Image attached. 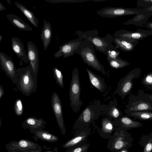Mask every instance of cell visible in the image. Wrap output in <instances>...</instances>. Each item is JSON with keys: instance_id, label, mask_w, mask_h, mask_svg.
<instances>
[{"instance_id": "4", "label": "cell", "mask_w": 152, "mask_h": 152, "mask_svg": "<svg viewBox=\"0 0 152 152\" xmlns=\"http://www.w3.org/2000/svg\"><path fill=\"white\" fill-rule=\"evenodd\" d=\"M99 33L97 30L95 29L84 32L78 30L75 34L81 39L88 41L96 50L104 54L107 48L112 44L113 37L107 34L104 37H101L98 35Z\"/></svg>"}, {"instance_id": "5", "label": "cell", "mask_w": 152, "mask_h": 152, "mask_svg": "<svg viewBox=\"0 0 152 152\" xmlns=\"http://www.w3.org/2000/svg\"><path fill=\"white\" fill-rule=\"evenodd\" d=\"M124 112L127 114L141 111H152V101L147 96L142 89L138 91L137 94H131Z\"/></svg>"}, {"instance_id": "29", "label": "cell", "mask_w": 152, "mask_h": 152, "mask_svg": "<svg viewBox=\"0 0 152 152\" xmlns=\"http://www.w3.org/2000/svg\"><path fill=\"white\" fill-rule=\"evenodd\" d=\"M110 66L115 69H119L129 65L127 61L118 57L115 59L107 58Z\"/></svg>"}, {"instance_id": "42", "label": "cell", "mask_w": 152, "mask_h": 152, "mask_svg": "<svg viewBox=\"0 0 152 152\" xmlns=\"http://www.w3.org/2000/svg\"><path fill=\"white\" fill-rule=\"evenodd\" d=\"M145 95L152 101V94L145 93Z\"/></svg>"}, {"instance_id": "18", "label": "cell", "mask_w": 152, "mask_h": 152, "mask_svg": "<svg viewBox=\"0 0 152 152\" xmlns=\"http://www.w3.org/2000/svg\"><path fill=\"white\" fill-rule=\"evenodd\" d=\"M152 13L145 9H141L140 11L134 17L123 23L124 25H133L137 26H143L145 25Z\"/></svg>"}, {"instance_id": "28", "label": "cell", "mask_w": 152, "mask_h": 152, "mask_svg": "<svg viewBox=\"0 0 152 152\" xmlns=\"http://www.w3.org/2000/svg\"><path fill=\"white\" fill-rule=\"evenodd\" d=\"M126 114L129 117H132L135 119L141 121H152V111H137Z\"/></svg>"}, {"instance_id": "38", "label": "cell", "mask_w": 152, "mask_h": 152, "mask_svg": "<svg viewBox=\"0 0 152 152\" xmlns=\"http://www.w3.org/2000/svg\"><path fill=\"white\" fill-rule=\"evenodd\" d=\"M4 89L2 85H0V100L4 94Z\"/></svg>"}, {"instance_id": "17", "label": "cell", "mask_w": 152, "mask_h": 152, "mask_svg": "<svg viewBox=\"0 0 152 152\" xmlns=\"http://www.w3.org/2000/svg\"><path fill=\"white\" fill-rule=\"evenodd\" d=\"M27 55L30 64L32 69L37 76L39 69V58L37 48L32 42L29 41L27 43Z\"/></svg>"}, {"instance_id": "39", "label": "cell", "mask_w": 152, "mask_h": 152, "mask_svg": "<svg viewBox=\"0 0 152 152\" xmlns=\"http://www.w3.org/2000/svg\"><path fill=\"white\" fill-rule=\"evenodd\" d=\"M145 27L152 31V21L147 22L145 25Z\"/></svg>"}, {"instance_id": "31", "label": "cell", "mask_w": 152, "mask_h": 152, "mask_svg": "<svg viewBox=\"0 0 152 152\" xmlns=\"http://www.w3.org/2000/svg\"><path fill=\"white\" fill-rule=\"evenodd\" d=\"M120 53L115 46L111 44L107 48L104 54L107 56V58L115 59L118 57Z\"/></svg>"}, {"instance_id": "22", "label": "cell", "mask_w": 152, "mask_h": 152, "mask_svg": "<svg viewBox=\"0 0 152 152\" xmlns=\"http://www.w3.org/2000/svg\"><path fill=\"white\" fill-rule=\"evenodd\" d=\"M86 70L91 84L100 92H105L107 87L104 78L95 74L88 68Z\"/></svg>"}, {"instance_id": "12", "label": "cell", "mask_w": 152, "mask_h": 152, "mask_svg": "<svg viewBox=\"0 0 152 152\" xmlns=\"http://www.w3.org/2000/svg\"><path fill=\"white\" fill-rule=\"evenodd\" d=\"M0 65L1 69L4 72L5 75L16 84L18 77L15 64L10 57L2 52H0Z\"/></svg>"}, {"instance_id": "1", "label": "cell", "mask_w": 152, "mask_h": 152, "mask_svg": "<svg viewBox=\"0 0 152 152\" xmlns=\"http://www.w3.org/2000/svg\"><path fill=\"white\" fill-rule=\"evenodd\" d=\"M18 80L16 86L23 94L29 96L36 92L37 88V76L33 71L31 65L17 69Z\"/></svg>"}, {"instance_id": "41", "label": "cell", "mask_w": 152, "mask_h": 152, "mask_svg": "<svg viewBox=\"0 0 152 152\" xmlns=\"http://www.w3.org/2000/svg\"><path fill=\"white\" fill-rule=\"evenodd\" d=\"M144 8L147 11L152 13V6Z\"/></svg>"}, {"instance_id": "36", "label": "cell", "mask_w": 152, "mask_h": 152, "mask_svg": "<svg viewBox=\"0 0 152 152\" xmlns=\"http://www.w3.org/2000/svg\"><path fill=\"white\" fill-rule=\"evenodd\" d=\"M137 5L138 8L150 7L152 6V0H137Z\"/></svg>"}, {"instance_id": "11", "label": "cell", "mask_w": 152, "mask_h": 152, "mask_svg": "<svg viewBox=\"0 0 152 152\" xmlns=\"http://www.w3.org/2000/svg\"><path fill=\"white\" fill-rule=\"evenodd\" d=\"M152 35V31L137 29L132 31L122 29L116 31L113 34L114 38H122L130 42L138 41Z\"/></svg>"}, {"instance_id": "21", "label": "cell", "mask_w": 152, "mask_h": 152, "mask_svg": "<svg viewBox=\"0 0 152 152\" xmlns=\"http://www.w3.org/2000/svg\"><path fill=\"white\" fill-rule=\"evenodd\" d=\"M52 30L50 23L44 19L43 27L40 34V37L42 42L45 50H47L51 39Z\"/></svg>"}, {"instance_id": "25", "label": "cell", "mask_w": 152, "mask_h": 152, "mask_svg": "<svg viewBox=\"0 0 152 152\" xmlns=\"http://www.w3.org/2000/svg\"><path fill=\"white\" fill-rule=\"evenodd\" d=\"M6 16L10 23L19 30L24 31L33 30L32 28L29 25L17 15L9 14L6 15Z\"/></svg>"}, {"instance_id": "23", "label": "cell", "mask_w": 152, "mask_h": 152, "mask_svg": "<svg viewBox=\"0 0 152 152\" xmlns=\"http://www.w3.org/2000/svg\"><path fill=\"white\" fill-rule=\"evenodd\" d=\"M118 49L124 52H130L134 50L135 46L138 44V41L130 42L122 38L113 37V42Z\"/></svg>"}, {"instance_id": "45", "label": "cell", "mask_w": 152, "mask_h": 152, "mask_svg": "<svg viewBox=\"0 0 152 152\" xmlns=\"http://www.w3.org/2000/svg\"><path fill=\"white\" fill-rule=\"evenodd\" d=\"M3 36L1 35H0V42H1Z\"/></svg>"}, {"instance_id": "27", "label": "cell", "mask_w": 152, "mask_h": 152, "mask_svg": "<svg viewBox=\"0 0 152 152\" xmlns=\"http://www.w3.org/2000/svg\"><path fill=\"white\" fill-rule=\"evenodd\" d=\"M14 4L31 23L35 27L38 28L39 24V20L34 13L19 2L15 1Z\"/></svg>"}, {"instance_id": "46", "label": "cell", "mask_w": 152, "mask_h": 152, "mask_svg": "<svg viewBox=\"0 0 152 152\" xmlns=\"http://www.w3.org/2000/svg\"><path fill=\"white\" fill-rule=\"evenodd\" d=\"M55 152H55H53V151H45V152Z\"/></svg>"}, {"instance_id": "20", "label": "cell", "mask_w": 152, "mask_h": 152, "mask_svg": "<svg viewBox=\"0 0 152 152\" xmlns=\"http://www.w3.org/2000/svg\"><path fill=\"white\" fill-rule=\"evenodd\" d=\"M113 122L115 126H120L127 130L140 127L143 125L142 123L132 119L128 116L122 115L118 119L115 120Z\"/></svg>"}, {"instance_id": "6", "label": "cell", "mask_w": 152, "mask_h": 152, "mask_svg": "<svg viewBox=\"0 0 152 152\" xmlns=\"http://www.w3.org/2000/svg\"><path fill=\"white\" fill-rule=\"evenodd\" d=\"M80 90L79 71L75 67L72 73L69 95L70 106L76 113L79 111L83 104L80 98Z\"/></svg>"}, {"instance_id": "15", "label": "cell", "mask_w": 152, "mask_h": 152, "mask_svg": "<svg viewBox=\"0 0 152 152\" xmlns=\"http://www.w3.org/2000/svg\"><path fill=\"white\" fill-rule=\"evenodd\" d=\"M91 129L89 126L77 130L73 137L62 145V147L66 149L85 142L90 134Z\"/></svg>"}, {"instance_id": "19", "label": "cell", "mask_w": 152, "mask_h": 152, "mask_svg": "<svg viewBox=\"0 0 152 152\" xmlns=\"http://www.w3.org/2000/svg\"><path fill=\"white\" fill-rule=\"evenodd\" d=\"M11 42L12 49L18 58H20L21 61L27 63L29 61L23 43L19 38L16 37H12L11 38Z\"/></svg>"}, {"instance_id": "8", "label": "cell", "mask_w": 152, "mask_h": 152, "mask_svg": "<svg viewBox=\"0 0 152 152\" xmlns=\"http://www.w3.org/2000/svg\"><path fill=\"white\" fill-rule=\"evenodd\" d=\"M141 70L139 67H136L131 70L118 82L115 94H118L123 99L130 94L133 88V80L137 78L140 75Z\"/></svg>"}, {"instance_id": "32", "label": "cell", "mask_w": 152, "mask_h": 152, "mask_svg": "<svg viewBox=\"0 0 152 152\" xmlns=\"http://www.w3.org/2000/svg\"><path fill=\"white\" fill-rule=\"evenodd\" d=\"M90 145L89 143L85 142L71 147L66 152H87Z\"/></svg>"}, {"instance_id": "35", "label": "cell", "mask_w": 152, "mask_h": 152, "mask_svg": "<svg viewBox=\"0 0 152 152\" xmlns=\"http://www.w3.org/2000/svg\"><path fill=\"white\" fill-rule=\"evenodd\" d=\"M14 110L15 114L17 116L21 115L23 112V106L22 100L17 99L15 102Z\"/></svg>"}, {"instance_id": "40", "label": "cell", "mask_w": 152, "mask_h": 152, "mask_svg": "<svg viewBox=\"0 0 152 152\" xmlns=\"http://www.w3.org/2000/svg\"><path fill=\"white\" fill-rule=\"evenodd\" d=\"M6 8L4 7V5L1 2H0V11H2L6 10Z\"/></svg>"}, {"instance_id": "34", "label": "cell", "mask_w": 152, "mask_h": 152, "mask_svg": "<svg viewBox=\"0 0 152 152\" xmlns=\"http://www.w3.org/2000/svg\"><path fill=\"white\" fill-rule=\"evenodd\" d=\"M141 83L147 88L152 89V71L144 75Z\"/></svg>"}, {"instance_id": "44", "label": "cell", "mask_w": 152, "mask_h": 152, "mask_svg": "<svg viewBox=\"0 0 152 152\" xmlns=\"http://www.w3.org/2000/svg\"><path fill=\"white\" fill-rule=\"evenodd\" d=\"M7 2L9 4H10L11 3V1L10 0H7Z\"/></svg>"}, {"instance_id": "24", "label": "cell", "mask_w": 152, "mask_h": 152, "mask_svg": "<svg viewBox=\"0 0 152 152\" xmlns=\"http://www.w3.org/2000/svg\"><path fill=\"white\" fill-rule=\"evenodd\" d=\"M109 118L105 117L102 119L101 122V128L99 133L102 137L106 138V136H109L110 138L113 132L116 128L114 127L113 121Z\"/></svg>"}, {"instance_id": "7", "label": "cell", "mask_w": 152, "mask_h": 152, "mask_svg": "<svg viewBox=\"0 0 152 152\" xmlns=\"http://www.w3.org/2000/svg\"><path fill=\"white\" fill-rule=\"evenodd\" d=\"M126 130L120 126L116 128L107 142V148L109 150L117 152L122 148L127 149L131 146V138Z\"/></svg>"}, {"instance_id": "3", "label": "cell", "mask_w": 152, "mask_h": 152, "mask_svg": "<svg viewBox=\"0 0 152 152\" xmlns=\"http://www.w3.org/2000/svg\"><path fill=\"white\" fill-rule=\"evenodd\" d=\"M76 53L81 56L83 62L88 66L107 76L103 66L97 58L95 53L94 47L88 41L83 40Z\"/></svg>"}, {"instance_id": "33", "label": "cell", "mask_w": 152, "mask_h": 152, "mask_svg": "<svg viewBox=\"0 0 152 152\" xmlns=\"http://www.w3.org/2000/svg\"><path fill=\"white\" fill-rule=\"evenodd\" d=\"M53 72L56 83L59 86L63 88L64 86L63 76L61 72L57 67H54L53 69Z\"/></svg>"}, {"instance_id": "26", "label": "cell", "mask_w": 152, "mask_h": 152, "mask_svg": "<svg viewBox=\"0 0 152 152\" xmlns=\"http://www.w3.org/2000/svg\"><path fill=\"white\" fill-rule=\"evenodd\" d=\"M33 136L34 140L37 141L40 140L51 143L56 142L59 138L58 137L51 134L44 129L37 131L34 134Z\"/></svg>"}, {"instance_id": "9", "label": "cell", "mask_w": 152, "mask_h": 152, "mask_svg": "<svg viewBox=\"0 0 152 152\" xmlns=\"http://www.w3.org/2000/svg\"><path fill=\"white\" fill-rule=\"evenodd\" d=\"M141 9L122 7H107L96 11V13L102 18H115L126 15H136Z\"/></svg>"}, {"instance_id": "43", "label": "cell", "mask_w": 152, "mask_h": 152, "mask_svg": "<svg viewBox=\"0 0 152 152\" xmlns=\"http://www.w3.org/2000/svg\"><path fill=\"white\" fill-rule=\"evenodd\" d=\"M117 152H129L127 149L125 148H122L119 151H118Z\"/></svg>"}, {"instance_id": "16", "label": "cell", "mask_w": 152, "mask_h": 152, "mask_svg": "<svg viewBox=\"0 0 152 152\" xmlns=\"http://www.w3.org/2000/svg\"><path fill=\"white\" fill-rule=\"evenodd\" d=\"M47 124L43 118L31 116L26 118L22 122L21 126L23 129H29L34 134L37 131L44 129Z\"/></svg>"}, {"instance_id": "10", "label": "cell", "mask_w": 152, "mask_h": 152, "mask_svg": "<svg viewBox=\"0 0 152 152\" xmlns=\"http://www.w3.org/2000/svg\"><path fill=\"white\" fill-rule=\"evenodd\" d=\"M8 152H28L38 150L42 147L36 143L26 139L11 141L6 144Z\"/></svg>"}, {"instance_id": "37", "label": "cell", "mask_w": 152, "mask_h": 152, "mask_svg": "<svg viewBox=\"0 0 152 152\" xmlns=\"http://www.w3.org/2000/svg\"><path fill=\"white\" fill-rule=\"evenodd\" d=\"M152 149V137L151 138L145 145L143 152H151Z\"/></svg>"}, {"instance_id": "2", "label": "cell", "mask_w": 152, "mask_h": 152, "mask_svg": "<svg viewBox=\"0 0 152 152\" xmlns=\"http://www.w3.org/2000/svg\"><path fill=\"white\" fill-rule=\"evenodd\" d=\"M103 109L99 101L88 105L83 110L75 121L73 129L77 131L89 126L99 118Z\"/></svg>"}, {"instance_id": "47", "label": "cell", "mask_w": 152, "mask_h": 152, "mask_svg": "<svg viewBox=\"0 0 152 152\" xmlns=\"http://www.w3.org/2000/svg\"><path fill=\"white\" fill-rule=\"evenodd\" d=\"M151 90L152 91V89Z\"/></svg>"}, {"instance_id": "14", "label": "cell", "mask_w": 152, "mask_h": 152, "mask_svg": "<svg viewBox=\"0 0 152 152\" xmlns=\"http://www.w3.org/2000/svg\"><path fill=\"white\" fill-rule=\"evenodd\" d=\"M83 40L78 37L64 43L58 48L59 50L54 54V57L58 58L63 56L65 58L73 56Z\"/></svg>"}, {"instance_id": "30", "label": "cell", "mask_w": 152, "mask_h": 152, "mask_svg": "<svg viewBox=\"0 0 152 152\" xmlns=\"http://www.w3.org/2000/svg\"><path fill=\"white\" fill-rule=\"evenodd\" d=\"M117 102L115 101L114 106H110V104L108 106L107 115L109 118L110 119L111 118L116 120L122 115L123 113L117 107Z\"/></svg>"}, {"instance_id": "13", "label": "cell", "mask_w": 152, "mask_h": 152, "mask_svg": "<svg viewBox=\"0 0 152 152\" xmlns=\"http://www.w3.org/2000/svg\"><path fill=\"white\" fill-rule=\"evenodd\" d=\"M51 104L61 132L64 135L66 133V130L64 124L61 103L58 95L55 91L52 94Z\"/></svg>"}]
</instances>
